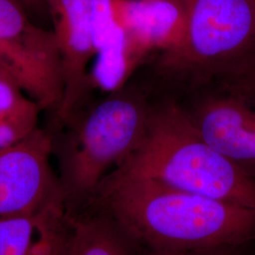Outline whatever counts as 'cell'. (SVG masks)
I'll use <instances>...</instances> for the list:
<instances>
[{
    "instance_id": "3957f363",
    "label": "cell",
    "mask_w": 255,
    "mask_h": 255,
    "mask_svg": "<svg viewBox=\"0 0 255 255\" xmlns=\"http://www.w3.org/2000/svg\"><path fill=\"white\" fill-rule=\"evenodd\" d=\"M180 40L155 54L139 76L157 96L176 99L255 69V0H183Z\"/></svg>"
},
{
    "instance_id": "30bf717a",
    "label": "cell",
    "mask_w": 255,
    "mask_h": 255,
    "mask_svg": "<svg viewBox=\"0 0 255 255\" xmlns=\"http://www.w3.org/2000/svg\"><path fill=\"white\" fill-rule=\"evenodd\" d=\"M119 25L149 58L169 49L185 26L183 0H115Z\"/></svg>"
},
{
    "instance_id": "ac0fdd59",
    "label": "cell",
    "mask_w": 255,
    "mask_h": 255,
    "mask_svg": "<svg viewBox=\"0 0 255 255\" xmlns=\"http://www.w3.org/2000/svg\"><path fill=\"white\" fill-rule=\"evenodd\" d=\"M244 255H255V245L248 247Z\"/></svg>"
},
{
    "instance_id": "8fae6325",
    "label": "cell",
    "mask_w": 255,
    "mask_h": 255,
    "mask_svg": "<svg viewBox=\"0 0 255 255\" xmlns=\"http://www.w3.org/2000/svg\"><path fill=\"white\" fill-rule=\"evenodd\" d=\"M71 218L65 255H139L133 241L101 212L87 207Z\"/></svg>"
},
{
    "instance_id": "7a4b0ae2",
    "label": "cell",
    "mask_w": 255,
    "mask_h": 255,
    "mask_svg": "<svg viewBox=\"0 0 255 255\" xmlns=\"http://www.w3.org/2000/svg\"><path fill=\"white\" fill-rule=\"evenodd\" d=\"M156 95L138 77L90 100L64 122L46 128L71 215L84 209L103 178L142 143Z\"/></svg>"
},
{
    "instance_id": "8992f818",
    "label": "cell",
    "mask_w": 255,
    "mask_h": 255,
    "mask_svg": "<svg viewBox=\"0 0 255 255\" xmlns=\"http://www.w3.org/2000/svg\"><path fill=\"white\" fill-rule=\"evenodd\" d=\"M52 157V139L46 128L38 127L21 142L0 150V220L65 201Z\"/></svg>"
},
{
    "instance_id": "52a82bcc",
    "label": "cell",
    "mask_w": 255,
    "mask_h": 255,
    "mask_svg": "<svg viewBox=\"0 0 255 255\" xmlns=\"http://www.w3.org/2000/svg\"><path fill=\"white\" fill-rule=\"evenodd\" d=\"M53 22L61 59L64 98L50 126L64 122L91 100L89 64L97 54L92 0H44Z\"/></svg>"
},
{
    "instance_id": "e0dca14e",
    "label": "cell",
    "mask_w": 255,
    "mask_h": 255,
    "mask_svg": "<svg viewBox=\"0 0 255 255\" xmlns=\"http://www.w3.org/2000/svg\"><path fill=\"white\" fill-rule=\"evenodd\" d=\"M22 1L24 4L27 5L28 7H33V8H38L41 6L45 5L44 0H20Z\"/></svg>"
},
{
    "instance_id": "ba28073f",
    "label": "cell",
    "mask_w": 255,
    "mask_h": 255,
    "mask_svg": "<svg viewBox=\"0 0 255 255\" xmlns=\"http://www.w3.org/2000/svg\"><path fill=\"white\" fill-rule=\"evenodd\" d=\"M0 45L26 69L39 103L60 101L64 78L54 34L30 22L13 0H0Z\"/></svg>"
},
{
    "instance_id": "277c9868",
    "label": "cell",
    "mask_w": 255,
    "mask_h": 255,
    "mask_svg": "<svg viewBox=\"0 0 255 255\" xmlns=\"http://www.w3.org/2000/svg\"><path fill=\"white\" fill-rule=\"evenodd\" d=\"M117 167L179 190L255 209V178L210 146L167 97L157 96L142 143Z\"/></svg>"
},
{
    "instance_id": "9c48e42d",
    "label": "cell",
    "mask_w": 255,
    "mask_h": 255,
    "mask_svg": "<svg viewBox=\"0 0 255 255\" xmlns=\"http://www.w3.org/2000/svg\"><path fill=\"white\" fill-rule=\"evenodd\" d=\"M72 218L64 200L0 220V255H65Z\"/></svg>"
},
{
    "instance_id": "7c38bea8",
    "label": "cell",
    "mask_w": 255,
    "mask_h": 255,
    "mask_svg": "<svg viewBox=\"0 0 255 255\" xmlns=\"http://www.w3.org/2000/svg\"><path fill=\"white\" fill-rule=\"evenodd\" d=\"M89 71L90 87L105 94L124 86L148 61V56L120 27L97 51Z\"/></svg>"
},
{
    "instance_id": "5bb4252c",
    "label": "cell",
    "mask_w": 255,
    "mask_h": 255,
    "mask_svg": "<svg viewBox=\"0 0 255 255\" xmlns=\"http://www.w3.org/2000/svg\"><path fill=\"white\" fill-rule=\"evenodd\" d=\"M0 71L12 77L16 82H18L24 92L33 101L34 95H35V88L29 75L27 74L26 69L20 64L18 61L1 45H0Z\"/></svg>"
},
{
    "instance_id": "2e32d148",
    "label": "cell",
    "mask_w": 255,
    "mask_h": 255,
    "mask_svg": "<svg viewBox=\"0 0 255 255\" xmlns=\"http://www.w3.org/2000/svg\"><path fill=\"white\" fill-rule=\"evenodd\" d=\"M235 83L241 84V85L245 86L247 88H249V89L255 92V69L253 72H251L248 76H246L244 79L235 82Z\"/></svg>"
},
{
    "instance_id": "9a60e30c",
    "label": "cell",
    "mask_w": 255,
    "mask_h": 255,
    "mask_svg": "<svg viewBox=\"0 0 255 255\" xmlns=\"http://www.w3.org/2000/svg\"><path fill=\"white\" fill-rule=\"evenodd\" d=\"M247 248H219V249H209V250H199L185 252L180 254H171V255H154L142 253L139 255H244Z\"/></svg>"
},
{
    "instance_id": "6da1fadb",
    "label": "cell",
    "mask_w": 255,
    "mask_h": 255,
    "mask_svg": "<svg viewBox=\"0 0 255 255\" xmlns=\"http://www.w3.org/2000/svg\"><path fill=\"white\" fill-rule=\"evenodd\" d=\"M87 207L112 219L139 254L255 244V209L172 188L120 167L103 178Z\"/></svg>"
},
{
    "instance_id": "4fadbf2b",
    "label": "cell",
    "mask_w": 255,
    "mask_h": 255,
    "mask_svg": "<svg viewBox=\"0 0 255 255\" xmlns=\"http://www.w3.org/2000/svg\"><path fill=\"white\" fill-rule=\"evenodd\" d=\"M24 94L18 82L0 71V117L18 112L34 102Z\"/></svg>"
},
{
    "instance_id": "5b68a950",
    "label": "cell",
    "mask_w": 255,
    "mask_h": 255,
    "mask_svg": "<svg viewBox=\"0 0 255 255\" xmlns=\"http://www.w3.org/2000/svg\"><path fill=\"white\" fill-rule=\"evenodd\" d=\"M172 100L210 146L255 178V92L214 82Z\"/></svg>"
}]
</instances>
